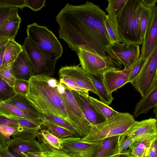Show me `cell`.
<instances>
[{
  "label": "cell",
  "instance_id": "c3c4849f",
  "mask_svg": "<svg viewBox=\"0 0 157 157\" xmlns=\"http://www.w3.org/2000/svg\"><path fill=\"white\" fill-rule=\"evenodd\" d=\"M0 157H16L9 151L8 146L0 147Z\"/></svg>",
  "mask_w": 157,
  "mask_h": 157
},
{
  "label": "cell",
  "instance_id": "7a4b0ae2",
  "mask_svg": "<svg viewBox=\"0 0 157 157\" xmlns=\"http://www.w3.org/2000/svg\"><path fill=\"white\" fill-rule=\"evenodd\" d=\"M29 81L26 96L32 104L42 114L53 115L69 123L65 105L55 89L59 82L54 78L43 75H35Z\"/></svg>",
  "mask_w": 157,
  "mask_h": 157
},
{
  "label": "cell",
  "instance_id": "7402d4cb",
  "mask_svg": "<svg viewBox=\"0 0 157 157\" xmlns=\"http://www.w3.org/2000/svg\"><path fill=\"white\" fill-rule=\"evenodd\" d=\"M88 99L96 112L105 120L114 117L119 113L96 98L89 96Z\"/></svg>",
  "mask_w": 157,
  "mask_h": 157
},
{
  "label": "cell",
  "instance_id": "6f0895ef",
  "mask_svg": "<svg viewBox=\"0 0 157 157\" xmlns=\"http://www.w3.org/2000/svg\"><path fill=\"white\" fill-rule=\"evenodd\" d=\"M156 157H157V156H156Z\"/></svg>",
  "mask_w": 157,
  "mask_h": 157
},
{
  "label": "cell",
  "instance_id": "9c48e42d",
  "mask_svg": "<svg viewBox=\"0 0 157 157\" xmlns=\"http://www.w3.org/2000/svg\"><path fill=\"white\" fill-rule=\"evenodd\" d=\"M76 52L84 70L96 77L108 71L119 70L110 63L84 50L80 49Z\"/></svg>",
  "mask_w": 157,
  "mask_h": 157
},
{
  "label": "cell",
  "instance_id": "d4e9b609",
  "mask_svg": "<svg viewBox=\"0 0 157 157\" xmlns=\"http://www.w3.org/2000/svg\"><path fill=\"white\" fill-rule=\"evenodd\" d=\"M23 51L22 46L14 39L10 40L6 45V48L2 66L14 62L19 54Z\"/></svg>",
  "mask_w": 157,
  "mask_h": 157
},
{
  "label": "cell",
  "instance_id": "d6986e66",
  "mask_svg": "<svg viewBox=\"0 0 157 157\" xmlns=\"http://www.w3.org/2000/svg\"><path fill=\"white\" fill-rule=\"evenodd\" d=\"M157 106V82L151 90L136 105L133 112L135 117L141 113L146 114L149 110Z\"/></svg>",
  "mask_w": 157,
  "mask_h": 157
},
{
  "label": "cell",
  "instance_id": "f6af8a7d",
  "mask_svg": "<svg viewBox=\"0 0 157 157\" xmlns=\"http://www.w3.org/2000/svg\"><path fill=\"white\" fill-rule=\"evenodd\" d=\"M157 155V136L147 147L144 157H156Z\"/></svg>",
  "mask_w": 157,
  "mask_h": 157
},
{
  "label": "cell",
  "instance_id": "f546056e",
  "mask_svg": "<svg viewBox=\"0 0 157 157\" xmlns=\"http://www.w3.org/2000/svg\"><path fill=\"white\" fill-rule=\"evenodd\" d=\"M13 63H10L0 68V78L9 85L14 87L16 78L13 72Z\"/></svg>",
  "mask_w": 157,
  "mask_h": 157
},
{
  "label": "cell",
  "instance_id": "8d00e7d4",
  "mask_svg": "<svg viewBox=\"0 0 157 157\" xmlns=\"http://www.w3.org/2000/svg\"><path fill=\"white\" fill-rule=\"evenodd\" d=\"M41 127L35 128L26 129L21 131H17L11 136L14 138H21L26 140H34L37 137L38 132L41 128Z\"/></svg>",
  "mask_w": 157,
  "mask_h": 157
},
{
  "label": "cell",
  "instance_id": "816d5d0a",
  "mask_svg": "<svg viewBox=\"0 0 157 157\" xmlns=\"http://www.w3.org/2000/svg\"><path fill=\"white\" fill-rule=\"evenodd\" d=\"M108 157H133L131 155L129 150L128 149L126 151L123 153L118 154Z\"/></svg>",
  "mask_w": 157,
  "mask_h": 157
},
{
  "label": "cell",
  "instance_id": "11a10c76",
  "mask_svg": "<svg viewBox=\"0 0 157 157\" xmlns=\"http://www.w3.org/2000/svg\"><path fill=\"white\" fill-rule=\"evenodd\" d=\"M10 40L4 38H0V48L6 46Z\"/></svg>",
  "mask_w": 157,
  "mask_h": 157
},
{
  "label": "cell",
  "instance_id": "8992f818",
  "mask_svg": "<svg viewBox=\"0 0 157 157\" xmlns=\"http://www.w3.org/2000/svg\"><path fill=\"white\" fill-rule=\"evenodd\" d=\"M26 32L28 36L39 47L51 54L57 59L63 52L62 45L52 32L47 27L35 23L27 26Z\"/></svg>",
  "mask_w": 157,
  "mask_h": 157
},
{
  "label": "cell",
  "instance_id": "ffe728a7",
  "mask_svg": "<svg viewBox=\"0 0 157 157\" xmlns=\"http://www.w3.org/2000/svg\"><path fill=\"white\" fill-rule=\"evenodd\" d=\"M18 14L13 15L0 25V38L14 39L21 20Z\"/></svg>",
  "mask_w": 157,
  "mask_h": 157
},
{
  "label": "cell",
  "instance_id": "6da1fadb",
  "mask_svg": "<svg viewBox=\"0 0 157 157\" xmlns=\"http://www.w3.org/2000/svg\"><path fill=\"white\" fill-rule=\"evenodd\" d=\"M105 12L98 5L86 1L78 6L67 3L56 17L59 37L72 51L82 49L110 63L119 69L122 63L113 52L106 28Z\"/></svg>",
  "mask_w": 157,
  "mask_h": 157
},
{
  "label": "cell",
  "instance_id": "3957f363",
  "mask_svg": "<svg viewBox=\"0 0 157 157\" xmlns=\"http://www.w3.org/2000/svg\"><path fill=\"white\" fill-rule=\"evenodd\" d=\"M140 0H128L116 17L117 30L121 42L140 45L143 41L138 19Z\"/></svg>",
  "mask_w": 157,
  "mask_h": 157
},
{
  "label": "cell",
  "instance_id": "4dcf8cb0",
  "mask_svg": "<svg viewBox=\"0 0 157 157\" xmlns=\"http://www.w3.org/2000/svg\"><path fill=\"white\" fill-rule=\"evenodd\" d=\"M42 115L43 119L46 120L56 125L69 130L73 133L76 137L79 136L73 127L65 120L59 117L48 114Z\"/></svg>",
  "mask_w": 157,
  "mask_h": 157
},
{
  "label": "cell",
  "instance_id": "f907efd6",
  "mask_svg": "<svg viewBox=\"0 0 157 157\" xmlns=\"http://www.w3.org/2000/svg\"><path fill=\"white\" fill-rule=\"evenodd\" d=\"M25 157H45L43 153L41 152H32L27 153L25 155Z\"/></svg>",
  "mask_w": 157,
  "mask_h": 157
},
{
  "label": "cell",
  "instance_id": "7c38bea8",
  "mask_svg": "<svg viewBox=\"0 0 157 157\" xmlns=\"http://www.w3.org/2000/svg\"><path fill=\"white\" fill-rule=\"evenodd\" d=\"M135 63L127 69L109 70L100 75L103 83L110 94H112L113 91L128 83L129 75Z\"/></svg>",
  "mask_w": 157,
  "mask_h": 157
},
{
  "label": "cell",
  "instance_id": "cb8c5ba5",
  "mask_svg": "<svg viewBox=\"0 0 157 157\" xmlns=\"http://www.w3.org/2000/svg\"><path fill=\"white\" fill-rule=\"evenodd\" d=\"M89 77L96 90L100 101L108 105H110L114 98L103 83L100 75L96 77L89 74Z\"/></svg>",
  "mask_w": 157,
  "mask_h": 157
},
{
  "label": "cell",
  "instance_id": "7bdbcfd3",
  "mask_svg": "<svg viewBox=\"0 0 157 157\" xmlns=\"http://www.w3.org/2000/svg\"><path fill=\"white\" fill-rule=\"evenodd\" d=\"M0 6H10L22 10L25 7V0H1Z\"/></svg>",
  "mask_w": 157,
  "mask_h": 157
},
{
  "label": "cell",
  "instance_id": "1f68e13d",
  "mask_svg": "<svg viewBox=\"0 0 157 157\" xmlns=\"http://www.w3.org/2000/svg\"><path fill=\"white\" fill-rule=\"evenodd\" d=\"M40 143L45 157H74L61 148L58 149L48 144Z\"/></svg>",
  "mask_w": 157,
  "mask_h": 157
},
{
  "label": "cell",
  "instance_id": "74e56055",
  "mask_svg": "<svg viewBox=\"0 0 157 157\" xmlns=\"http://www.w3.org/2000/svg\"><path fill=\"white\" fill-rule=\"evenodd\" d=\"M59 82L66 86L71 90L78 92L83 96L88 98L89 91L78 86L74 81L66 77L59 76Z\"/></svg>",
  "mask_w": 157,
  "mask_h": 157
},
{
  "label": "cell",
  "instance_id": "83f0119b",
  "mask_svg": "<svg viewBox=\"0 0 157 157\" xmlns=\"http://www.w3.org/2000/svg\"><path fill=\"white\" fill-rule=\"evenodd\" d=\"M42 126L46 128L51 133L60 139L71 136L76 137L69 130L45 119L43 120Z\"/></svg>",
  "mask_w": 157,
  "mask_h": 157
},
{
  "label": "cell",
  "instance_id": "603a6c76",
  "mask_svg": "<svg viewBox=\"0 0 157 157\" xmlns=\"http://www.w3.org/2000/svg\"><path fill=\"white\" fill-rule=\"evenodd\" d=\"M155 8L144 5L140 2L138 10V19L143 39L151 21Z\"/></svg>",
  "mask_w": 157,
  "mask_h": 157
},
{
  "label": "cell",
  "instance_id": "484cf974",
  "mask_svg": "<svg viewBox=\"0 0 157 157\" xmlns=\"http://www.w3.org/2000/svg\"><path fill=\"white\" fill-rule=\"evenodd\" d=\"M157 136H147L136 140L129 148L131 155L133 157H144L147 147Z\"/></svg>",
  "mask_w": 157,
  "mask_h": 157
},
{
  "label": "cell",
  "instance_id": "ac0fdd59",
  "mask_svg": "<svg viewBox=\"0 0 157 157\" xmlns=\"http://www.w3.org/2000/svg\"><path fill=\"white\" fill-rule=\"evenodd\" d=\"M87 120L92 125H97L103 122L101 118L96 112L88 99L79 93L71 90Z\"/></svg>",
  "mask_w": 157,
  "mask_h": 157
},
{
  "label": "cell",
  "instance_id": "f1b7e54d",
  "mask_svg": "<svg viewBox=\"0 0 157 157\" xmlns=\"http://www.w3.org/2000/svg\"><path fill=\"white\" fill-rule=\"evenodd\" d=\"M128 0H108V4L105 9L109 18L116 24V19Z\"/></svg>",
  "mask_w": 157,
  "mask_h": 157
},
{
  "label": "cell",
  "instance_id": "4316f807",
  "mask_svg": "<svg viewBox=\"0 0 157 157\" xmlns=\"http://www.w3.org/2000/svg\"><path fill=\"white\" fill-rule=\"evenodd\" d=\"M37 138L40 143L47 144L55 148L61 149L62 140L51 133L48 129L41 127L37 133Z\"/></svg>",
  "mask_w": 157,
  "mask_h": 157
},
{
  "label": "cell",
  "instance_id": "4fadbf2b",
  "mask_svg": "<svg viewBox=\"0 0 157 157\" xmlns=\"http://www.w3.org/2000/svg\"><path fill=\"white\" fill-rule=\"evenodd\" d=\"M23 51L14 62L13 72L16 79L29 81L32 77L36 75L38 71L23 47Z\"/></svg>",
  "mask_w": 157,
  "mask_h": 157
},
{
  "label": "cell",
  "instance_id": "bcb514c9",
  "mask_svg": "<svg viewBox=\"0 0 157 157\" xmlns=\"http://www.w3.org/2000/svg\"><path fill=\"white\" fill-rule=\"evenodd\" d=\"M25 7L36 12L45 6V0H25Z\"/></svg>",
  "mask_w": 157,
  "mask_h": 157
},
{
  "label": "cell",
  "instance_id": "52a82bcc",
  "mask_svg": "<svg viewBox=\"0 0 157 157\" xmlns=\"http://www.w3.org/2000/svg\"><path fill=\"white\" fill-rule=\"evenodd\" d=\"M22 46L37 70L36 75H53L57 59L39 47L28 36L25 38Z\"/></svg>",
  "mask_w": 157,
  "mask_h": 157
},
{
  "label": "cell",
  "instance_id": "ee69618b",
  "mask_svg": "<svg viewBox=\"0 0 157 157\" xmlns=\"http://www.w3.org/2000/svg\"><path fill=\"white\" fill-rule=\"evenodd\" d=\"M17 131V128L9 125L0 124V131L6 140L8 142L10 137L14 133Z\"/></svg>",
  "mask_w": 157,
  "mask_h": 157
},
{
  "label": "cell",
  "instance_id": "836d02e7",
  "mask_svg": "<svg viewBox=\"0 0 157 157\" xmlns=\"http://www.w3.org/2000/svg\"><path fill=\"white\" fill-rule=\"evenodd\" d=\"M2 117L7 118L16 122L19 127H22L24 128V129L41 127L42 124V122L34 121L12 115L4 116Z\"/></svg>",
  "mask_w": 157,
  "mask_h": 157
},
{
  "label": "cell",
  "instance_id": "e0dca14e",
  "mask_svg": "<svg viewBox=\"0 0 157 157\" xmlns=\"http://www.w3.org/2000/svg\"><path fill=\"white\" fill-rule=\"evenodd\" d=\"M135 140L148 136L157 135L156 121L150 118L140 121H136L129 130L124 135Z\"/></svg>",
  "mask_w": 157,
  "mask_h": 157
},
{
  "label": "cell",
  "instance_id": "9f6ffc18",
  "mask_svg": "<svg viewBox=\"0 0 157 157\" xmlns=\"http://www.w3.org/2000/svg\"><path fill=\"white\" fill-rule=\"evenodd\" d=\"M154 108V113L155 114V119L156 121V123H157V106H155V107L153 108Z\"/></svg>",
  "mask_w": 157,
  "mask_h": 157
},
{
  "label": "cell",
  "instance_id": "f5cc1de1",
  "mask_svg": "<svg viewBox=\"0 0 157 157\" xmlns=\"http://www.w3.org/2000/svg\"><path fill=\"white\" fill-rule=\"evenodd\" d=\"M8 142L6 140L5 138L0 133V147H2L8 146Z\"/></svg>",
  "mask_w": 157,
  "mask_h": 157
},
{
  "label": "cell",
  "instance_id": "d590c367",
  "mask_svg": "<svg viewBox=\"0 0 157 157\" xmlns=\"http://www.w3.org/2000/svg\"><path fill=\"white\" fill-rule=\"evenodd\" d=\"M105 24L112 43L121 42L117 30L116 25L108 15H106Z\"/></svg>",
  "mask_w": 157,
  "mask_h": 157
},
{
  "label": "cell",
  "instance_id": "e575fe53",
  "mask_svg": "<svg viewBox=\"0 0 157 157\" xmlns=\"http://www.w3.org/2000/svg\"><path fill=\"white\" fill-rule=\"evenodd\" d=\"M16 94L14 88L9 85L0 78V102L6 101Z\"/></svg>",
  "mask_w": 157,
  "mask_h": 157
},
{
  "label": "cell",
  "instance_id": "5b68a950",
  "mask_svg": "<svg viewBox=\"0 0 157 157\" xmlns=\"http://www.w3.org/2000/svg\"><path fill=\"white\" fill-rule=\"evenodd\" d=\"M57 93L62 98L66 107L69 123L81 138L86 136L92 126L87 120L71 90L59 82L55 87Z\"/></svg>",
  "mask_w": 157,
  "mask_h": 157
},
{
  "label": "cell",
  "instance_id": "db71d44e",
  "mask_svg": "<svg viewBox=\"0 0 157 157\" xmlns=\"http://www.w3.org/2000/svg\"><path fill=\"white\" fill-rule=\"evenodd\" d=\"M5 48L6 46L0 48V67L2 64Z\"/></svg>",
  "mask_w": 157,
  "mask_h": 157
},
{
  "label": "cell",
  "instance_id": "9a60e30c",
  "mask_svg": "<svg viewBox=\"0 0 157 157\" xmlns=\"http://www.w3.org/2000/svg\"><path fill=\"white\" fill-rule=\"evenodd\" d=\"M141 48L140 57L147 59L157 45V6L154 8L151 21L147 30Z\"/></svg>",
  "mask_w": 157,
  "mask_h": 157
},
{
  "label": "cell",
  "instance_id": "7dc6e473",
  "mask_svg": "<svg viewBox=\"0 0 157 157\" xmlns=\"http://www.w3.org/2000/svg\"><path fill=\"white\" fill-rule=\"evenodd\" d=\"M0 124H4L10 126L18 127V124L15 121L4 117H0Z\"/></svg>",
  "mask_w": 157,
  "mask_h": 157
},
{
  "label": "cell",
  "instance_id": "ba28073f",
  "mask_svg": "<svg viewBox=\"0 0 157 157\" xmlns=\"http://www.w3.org/2000/svg\"><path fill=\"white\" fill-rule=\"evenodd\" d=\"M61 140V148L74 157H95L101 143L83 141L80 137L73 136Z\"/></svg>",
  "mask_w": 157,
  "mask_h": 157
},
{
  "label": "cell",
  "instance_id": "ab89813d",
  "mask_svg": "<svg viewBox=\"0 0 157 157\" xmlns=\"http://www.w3.org/2000/svg\"><path fill=\"white\" fill-rule=\"evenodd\" d=\"M17 13H18V8L10 6H0V25Z\"/></svg>",
  "mask_w": 157,
  "mask_h": 157
},
{
  "label": "cell",
  "instance_id": "2e32d148",
  "mask_svg": "<svg viewBox=\"0 0 157 157\" xmlns=\"http://www.w3.org/2000/svg\"><path fill=\"white\" fill-rule=\"evenodd\" d=\"M4 102L18 108L30 120L42 122L43 119L41 113L32 104L26 96L17 94L13 97Z\"/></svg>",
  "mask_w": 157,
  "mask_h": 157
},
{
  "label": "cell",
  "instance_id": "60d3db41",
  "mask_svg": "<svg viewBox=\"0 0 157 157\" xmlns=\"http://www.w3.org/2000/svg\"><path fill=\"white\" fill-rule=\"evenodd\" d=\"M29 81L16 79L14 88L17 94L26 96L29 92Z\"/></svg>",
  "mask_w": 157,
  "mask_h": 157
},
{
  "label": "cell",
  "instance_id": "5bb4252c",
  "mask_svg": "<svg viewBox=\"0 0 157 157\" xmlns=\"http://www.w3.org/2000/svg\"><path fill=\"white\" fill-rule=\"evenodd\" d=\"M8 146L9 151L16 157H25L26 154L29 152H43L41 143L36 139L13 138L8 142Z\"/></svg>",
  "mask_w": 157,
  "mask_h": 157
},
{
  "label": "cell",
  "instance_id": "b9f144b4",
  "mask_svg": "<svg viewBox=\"0 0 157 157\" xmlns=\"http://www.w3.org/2000/svg\"><path fill=\"white\" fill-rule=\"evenodd\" d=\"M135 141L132 138L125 135L121 136L119 141V154L126 151Z\"/></svg>",
  "mask_w": 157,
  "mask_h": 157
},
{
  "label": "cell",
  "instance_id": "8fae6325",
  "mask_svg": "<svg viewBox=\"0 0 157 157\" xmlns=\"http://www.w3.org/2000/svg\"><path fill=\"white\" fill-rule=\"evenodd\" d=\"M58 74L59 76L70 78L80 87L97 94L96 90L89 78V74L79 65L62 67L59 70Z\"/></svg>",
  "mask_w": 157,
  "mask_h": 157
},
{
  "label": "cell",
  "instance_id": "30bf717a",
  "mask_svg": "<svg viewBox=\"0 0 157 157\" xmlns=\"http://www.w3.org/2000/svg\"><path fill=\"white\" fill-rule=\"evenodd\" d=\"M140 45L128 42L114 43L111 45L115 56L127 69L133 64L139 58Z\"/></svg>",
  "mask_w": 157,
  "mask_h": 157
},
{
  "label": "cell",
  "instance_id": "44dd1931",
  "mask_svg": "<svg viewBox=\"0 0 157 157\" xmlns=\"http://www.w3.org/2000/svg\"><path fill=\"white\" fill-rule=\"evenodd\" d=\"M121 136L110 137L102 140L95 157H108L118 154L119 141Z\"/></svg>",
  "mask_w": 157,
  "mask_h": 157
},
{
  "label": "cell",
  "instance_id": "277c9868",
  "mask_svg": "<svg viewBox=\"0 0 157 157\" xmlns=\"http://www.w3.org/2000/svg\"><path fill=\"white\" fill-rule=\"evenodd\" d=\"M136 121L128 113H119L114 117L92 125L89 133L81 138L83 141L98 142L109 137L125 134Z\"/></svg>",
  "mask_w": 157,
  "mask_h": 157
},
{
  "label": "cell",
  "instance_id": "681fc988",
  "mask_svg": "<svg viewBox=\"0 0 157 157\" xmlns=\"http://www.w3.org/2000/svg\"><path fill=\"white\" fill-rule=\"evenodd\" d=\"M141 2L143 4L147 6L155 8L156 6V3L157 0H141Z\"/></svg>",
  "mask_w": 157,
  "mask_h": 157
},
{
  "label": "cell",
  "instance_id": "d6a6232c",
  "mask_svg": "<svg viewBox=\"0 0 157 157\" xmlns=\"http://www.w3.org/2000/svg\"><path fill=\"white\" fill-rule=\"evenodd\" d=\"M9 115L16 116L30 120L21 110L16 107L4 101H0V117Z\"/></svg>",
  "mask_w": 157,
  "mask_h": 157
},
{
  "label": "cell",
  "instance_id": "f35d334b",
  "mask_svg": "<svg viewBox=\"0 0 157 157\" xmlns=\"http://www.w3.org/2000/svg\"><path fill=\"white\" fill-rule=\"evenodd\" d=\"M147 59L140 57L134 65L129 75L128 82L131 83L136 79L141 72Z\"/></svg>",
  "mask_w": 157,
  "mask_h": 157
}]
</instances>
